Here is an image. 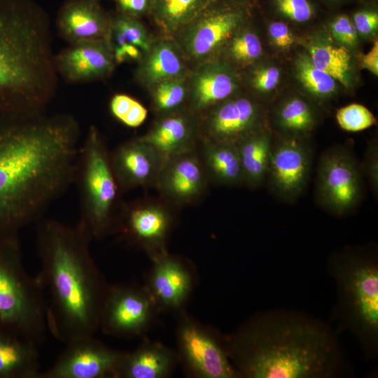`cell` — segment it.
Returning a JSON list of instances; mask_svg holds the SVG:
<instances>
[{"instance_id":"6da1fadb","label":"cell","mask_w":378,"mask_h":378,"mask_svg":"<svg viewBox=\"0 0 378 378\" xmlns=\"http://www.w3.org/2000/svg\"><path fill=\"white\" fill-rule=\"evenodd\" d=\"M67 114H0V231L36 221L74 183L80 146Z\"/></svg>"},{"instance_id":"7a4b0ae2","label":"cell","mask_w":378,"mask_h":378,"mask_svg":"<svg viewBox=\"0 0 378 378\" xmlns=\"http://www.w3.org/2000/svg\"><path fill=\"white\" fill-rule=\"evenodd\" d=\"M223 340L239 377L330 378L342 370L330 329L290 312L258 314Z\"/></svg>"},{"instance_id":"3957f363","label":"cell","mask_w":378,"mask_h":378,"mask_svg":"<svg viewBox=\"0 0 378 378\" xmlns=\"http://www.w3.org/2000/svg\"><path fill=\"white\" fill-rule=\"evenodd\" d=\"M92 239L77 223L40 221L36 246L41 268L36 276L46 303L48 330L65 344L94 335L99 328L102 307L109 288L90 251Z\"/></svg>"},{"instance_id":"277c9868","label":"cell","mask_w":378,"mask_h":378,"mask_svg":"<svg viewBox=\"0 0 378 378\" xmlns=\"http://www.w3.org/2000/svg\"><path fill=\"white\" fill-rule=\"evenodd\" d=\"M46 16L28 0H0V114L43 111L57 85Z\"/></svg>"},{"instance_id":"5b68a950","label":"cell","mask_w":378,"mask_h":378,"mask_svg":"<svg viewBox=\"0 0 378 378\" xmlns=\"http://www.w3.org/2000/svg\"><path fill=\"white\" fill-rule=\"evenodd\" d=\"M330 274L337 285L335 315L351 332L367 356L378 349V260L374 252L346 249L333 255Z\"/></svg>"},{"instance_id":"8992f818","label":"cell","mask_w":378,"mask_h":378,"mask_svg":"<svg viewBox=\"0 0 378 378\" xmlns=\"http://www.w3.org/2000/svg\"><path fill=\"white\" fill-rule=\"evenodd\" d=\"M80 199L79 223L92 239L119 232L124 203L113 174L110 152L91 125L79 147L74 179Z\"/></svg>"},{"instance_id":"52a82bcc","label":"cell","mask_w":378,"mask_h":378,"mask_svg":"<svg viewBox=\"0 0 378 378\" xmlns=\"http://www.w3.org/2000/svg\"><path fill=\"white\" fill-rule=\"evenodd\" d=\"M0 330L36 344L48 330L44 290L24 266L17 231H0Z\"/></svg>"},{"instance_id":"ba28073f","label":"cell","mask_w":378,"mask_h":378,"mask_svg":"<svg viewBox=\"0 0 378 378\" xmlns=\"http://www.w3.org/2000/svg\"><path fill=\"white\" fill-rule=\"evenodd\" d=\"M362 168L348 148L334 147L321 155L316 195L321 206L336 216L356 208L363 196Z\"/></svg>"},{"instance_id":"9c48e42d","label":"cell","mask_w":378,"mask_h":378,"mask_svg":"<svg viewBox=\"0 0 378 378\" xmlns=\"http://www.w3.org/2000/svg\"><path fill=\"white\" fill-rule=\"evenodd\" d=\"M176 333L179 355L190 374L200 378L239 377L223 339L206 326L182 312Z\"/></svg>"},{"instance_id":"30bf717a","label":"cell","mask_w":378,"mask_h":378,"mask_svg":"<svg viewBox=\"0 0 378 378\" xmlns=\"http://www.w3.org/2000/svg\"><path fill=\"white\" fill-rule=\"evenodd\" d=\"M306 139L273 137L266 179L274 195L285 202L296 200L307 186L312 148Z\"/></svg>"},{"instance_id":"8fae6325","label":"cell","mask_w":378,"mask_h":378,"mask_svg":"<svg viewBox=\"0 0 378 378\" xmlns=\"http://www.w3.org/2000/svg\"><path fill=\"white\" fill-rule=\"evenodd\" d=\"M156 308L146 287L110 286L99 328L104 333L115 337L138 336L148 328Z\"/></svg>"},{"instance_id":"7c38bea8","label":"cell","mask_w":378,"mask_h":378,"mask_svg":"<svg viewBox=\"0 0 378 378\" xmlns=\"http://www.w3.org/2000/svg\"><path fill=\"white\" fill-rule=\"evenodd\" d=\"M38 378H115L123 352L113 349L93 335L76 338Z\"/></svg>"},{"instance_id":"4fadbf2b","label":"cell","mask_w":378,"mask_h":378,"mask_svg":"<svg viewBox=\"0 0 378 378\" xmlns=\"http://www.w3.org/2000/svg\"><path fill=\"white\" fill-rule=\"evenodd\" d=\"M200 116L198 120L201 141L237 144L265 127L260 105L247 97H230Z\"/></svg>"},{"instance_id":"5bb4252c","label":"cell","mask_w":378,"mask_h":378,"mask_svg":"<svg viewBox=\"0 0 378 378\" xmlns=\"http://www.w3.org/2000/svg\"><path fill=\"white\" fill-rule=\"evenodd\" d=\"M243 15L235 10L209 6L178 30L175 41L183 53L195 62L210 59L241 24Z\"/></svg>"},{"instance_id":"9a60e30c","label":"cell","mask_w":378,"mask_h":378,"mask_svg":"<svg viewBox=\"0 0 378 378\" xmlns=\"http://www.w3.org/2000/svg\"><path fill=\"white\" fill-rule=\"evenodd\" d=\"M172 223L173 216L166 204L137 200L124 204L118 232L142 248L152 259L167 252L166 241Z\"/></svg>"},{"instance_id":"2e32d148","label":"cell","mask_w":378,"mask_h":378,"mask_svg":"<svg viewBox=\"0 0 378 378\" xmlns=\"http://www.w3.org/2000/svg\"><path fill=\"white\" fill-rule=\"evenodd\" d=\"M209 181L197 148L165 158L155 186L165 202L186 204L204 194Z\"/></svg>"},{"instance_id":"e0dca14e","label":"cell","mask_w":378,"mask_h":378,"mask_svg":"<svg viewBox=\"0 0 378 378\" xmlns=\"http://www.w3.org/2000/svg\"><path fill=\"white\" fill-rule=\"evenodd\" d=\"M57 74L70 83H83L109 76L115 62L106 38L71 43L55 56Z\"/></svg>"},{"instance_id":"ac0fdd59","label":"cell","mask_w":378,"mask_h":378,"mask_svg":"<svg viewBox=\"0 0 378 378\" xmlns=\"http://www.w3.org/2000/svg\"><path fill=\"white\" fill-rule=\"evenodd\" d=\"M111 167L122 191L155 186L164 158L140 137L127 141L110 153Z\"/></svg>"},{"instance_id":"d6986e66","label":"cell","mask_w":378,"mask_h":378,"mask_svg":"<svg viewBox=\"0 0 378 378\" xmlns=\"http://www.w3.org/2000/svg\"><path fill=\"white\" fill-rule=\"evenodd\" d=\"M188 89V111L199 117L232 97L238 80L226 63L209 59L200 62L191 73Z\"/></svg>"},{"instance_id":"ffe728a7","label":"cell","mask_w":378,"mask_h":378,"mask_svg":"<svg viewBox=\"0 0 378 378\" xmlns=\"http://www.w3.org/2000/svg\"><path fill=\"white\" fill-rule=\"evenodd\" d=\"M151 260L153 267L146 288L157 308L176 309L181 307L193 286L189 267L167 252Z\"/></svg>"},{"instance_id":"44dd1931","label":"cell","mask_w":378,"mask_h":378,"mask_svg":"<svg viewBox=\"0 0 378 378\" xmlns=\"http://www.w3.org/2000/svg\"><path fill=\"white\" fill-rule=\"evenodd\" d=\"M140 138L164 158L196 150L201 141L198 117L189 111L164 115Z\"/></svg>"},{"instance_id":"7402d4cb","label":"cell","mask_w":378,"mask_h":378,"mask_svg":"<svg viewBox=\"0 0 378 378\" xmlns=\"http://www.w3.org/2000/svg\"><path fill=\"white\" fill-rule=\"evenodd\" d=\"M111 22L97 0H70L60 9L57 27L60 36L71 44L106 38Z\"/></svg>"},{"instance_id":"603a6c76","label":"cell","mask_w":378,"mask_h":378,"mask_svg":"<svg viewBox=\"0 0 378 378\" xmlns=\"http://www.w3.org/2000/svg\"><path fill=\"white\" fill-rule=\"evenodd\" d=\"M187 74L182 50L175 41L166 38L153 41L141 59L136 76L144 87L151 89L165 80L186 78Z\"/></svg>"},{"instance_id":"cb8c5ba5","label":"cell","mask_w":378,"mask_h":378,"mask_svg":"<svg viewBox=\"0 0 378 378\" xmlns=\"http://www.w3.org/2000/svg\"><path fill=\"white\" fill-rule=\"evenodd\" d=\"M176 355L160 343L144 342L130 353L123 352L115 378H163L169 375Z\"/></svg>"},{"instance_id":"d4e9b609","label":"cell","mask_w":378,"mask_h":378,"mask_svg":"<svg viewBox=\"0 0 378 378\" xmlns=\"http://www.w3.org/2000/svg\"><path fill=\"white\" fill-rule=\"evenodd\" d=\"M38 344L0 330V378H38Z\"/></svg>"},{"instance_id":"484cf974","label":"cell","mask_w":378,"mask_h":378,"mask_svg":"<svg viewBox=\"0 0 378 378\" xmlns=\"http://www.w3.org/2000/svg\"><path fill=\"white\" fill-rule=\"evenodd\" d=\"M198 151L209 181L227 186L244 184L236 144L202 140Z\"/></svg>"},{"instance_id":"4316f807","label":"cell","mask_w":378,"mask_h":378,"mask_svg":"<svg viewBox=\"0 0 378 378\" xmlns=\"http://www.w3.org/2000/svg\"><path fill=\"white\" fill-rule=\"evenodd\" d=\"M273 137L272 132L264 127L236 144L244 184L251 188L260 186L267 178Z\"/></svg>"},{"instance_id":"83f0119b","label":"cell","mask_w":378,"mask_h":378,"mask_svg":"<svg viewBox=\"0 0 378 378\" xmlns=\"http://www.w3.org/2000/svg\"><path fill=\"white\" fill-rule=\"evenodd\" d=\"M211 0H150L149 10L167 34H174L210 4Z\"/></svg>"},{"instance_id":"f1b7e54d","label":"cell","mask_w":378,"mask_h":378,"mask_svg":"<svg viewBox=\"0 0 378 378\" xmlns=\"http://www.w3.org/2000/svg\"><path fill=\"white\" fill-rule=\"evenodd\" d=\"M279 135L307 138L315 126L316 115L313 106L300 97L284 101L275 113Z\"/></svg>"},{"instance_id":"f546056e","label":"cell","mask_w":378,"mask_h":378,"mask_svg":"<svg viewBox=\"0 0 378 378\" xmlns=\"http://www.w3.org/2000/svg\"><path fill=\"white\" fill-rule=\"evenodd\" d=\"M309 56L314 65L347 88L351 84V55L344 46L324 41L311 43Z\"/></svg>"},{"instance_id":"4dcf8cb0","label":"cell","mask_w":378,"mask_h":378,"mask_svg":"<svg viewBox=\"0 0 378 378\" xmlns=\"http://www.w3.org/2000/svg\"><path fill=\"white\" fill-rule=\"evenodd\" d=\"M296 76L304 89L319 98L331 96L336 90L335 80L316 67L309 55H300L295 62Z\"/></svg>"},{"instance_id":"1f68e13d","label":"cell","mask_w":378,"mask_h":378,"mask_svg":"<svg viewBox=\"0 0 378 378\" xmlns=\"http://www.w3.org/2000/svg\"><path fill=\"white\" fill-rule=\"evenodd\" d=\"M186 78L161 81L153 86L152 99L155 109L162 115L179 111L188 96Z\"/></svg>"},{"instance_id":"d6a6232c","label":"cell","mask_w":378,"mask_h":378,"mask_svg":"<svg viewBox=\"0 0 378 378\" xmlns=\"http://www.w3.org/2000/svg\"><path fill=\"white\" fill-rule=\"evenodd\" d=\"M262 47L258 36L248 29H243L232 36L228 46V53L235 62L248 64L262 54Z\"/></svg>"},{"instance_id":"836d02e7","label":"cell","mask_w":378,"mask_h":378,"mask_svg":"<svg viewBox=\"0 0 378 378\" xmlns=\"http://www.w3.org/2000/svg\"><path fill=\"white\" fill-rule=\"evenodd\" d=\"M111 24L121 31L129 44L139 48L144 55L150 50L153 41L136 18L120 14L111 18Z\"/></svg>"},{"instance_id":"e575fe53","label":"cell","mask_w":378,"mask_h":378,"mask_svg":"<svg viewBox=\"0 0 378 378\" xmlns=\"http://www.w3.org/2000/svg\"><path fill=\"white\" fill-rule=\"evenodd\" d=\"M336 119L342 129L352 132L366 130L376 123L373 113L358 104H351L340 108Z\"/></svg>"},{"instance_id":"d590c367","label":"cell","mask_w":378,"mask_h":378,"mask_svg":"<svg viewBox=\"0 0 378 378\" xmlns=\"http://www.w3.org/2000/svg\"><path fill=\"white\" fill-rule=\"evenodd\" d=\"M279 69L273 66L257 69L253 74L251 83L257 91L267 93L273 90L279 82Z\"/></svg>"},{"instance_id":"8d00e7d4","label":"cell","mask_w":378,"mask_h":378,"mask_svg":"<svg viewBox=\"0 0 378 378\" xmlns=\"http://www.w3.org/2000/svg\"><path fill=\"white\" fill-rule=\"evenodd\" d=\"M279 10L290 19L302 22L310 19L312 10L307 0H276Z\"/></svg>"},{"instance_id":"74e56055","label":"cell","mask_w":378,"mask_h":378,"mask_svg":"<svg viewBox=\"0 0 378 378\" xmlns=\"http://www.w3.org/2000/svg\"><path fill=\"white\" fill-rule=\"evenodd\" d=\"M363 172L368 178L370 189L374 196L378 195V145L373 141L366 148Z\"/></svg>"},{"instance_id":"f35d334b","label":"cell","mask_w":378,"mask_h":378,"mask_svg":"<svg viewBox=\"0 0 378 378\" xmlns=\"http://www.w3.org/2000/svg\"><path fill=\"white\" fill-rule=\"evenodd\" d=\"M333 37L344 46H354L358 38L357 31L349 17L340 15L331 24Z\"/></svg>"},{"instance_id":"ab89813d","label":"cell","mask_w":378,"mask_h":378,"mask_svg":"<svg viewBox=\"0 0 378 378\" xmlns=\"http://www.w3.org/2000/svg\"><path fill=\"white\" fill-rule=\"evenodd\" d=\"M273 43L279 48L285 50L294 43V36L286 24L282 22H274L268 28Z\"/></svg>"},{"instance_id":"60d3db41","label":"cell","mask_w":378,"mask_h":378,"mask_svg":"<svg viewBox=\"0 0 378 378\" xmlns=\"http://www.w3.org/2000/svg\"><path fill=\"white\" fill-rule=\"evenodd\" d=\"M354 24L361 34H370L377 29L378 14L374 11H358L354 15Z\"/></svg>"},{"instance_id":"b9f144b4","label":"cell","mask_w":378,"mask_h":378,"mask_svg":"<svg viewBox=\"0 0 378 378\" xmlns=\"http://www.w3.org/2000/svg\"><path fill=\"white\" fill-rule=\"evenodd\" d=\"M136 99L125 94H116L111 99L109 109L111 115L120 122L126 115Z\"/></svg>"},{"instance_id":"7bdbcfd3","label":"cell","mask_w":378,"mask_h":378,"mask_svg":"<svg viewBox=\"0 0 378 378\" xmlns=\"http://www.w3.org/2000/svg\"><path fill=\"white\" fill-rule=\"evenodd\" d=\"M120 14L137 18L149 10L150 0H115Z\"/></svg>"},{"instance_id":"ee69618b","label":"cell","mask_w":378,"mask_h":378,"mask_svg":"<svg viewBox=\"0 0 378 378\" xmlns=\"http://www.w3.org/2000/svg\"><path fill=\"white\" fill-rule=\"evenodd\" d=\"M147 113V109L141 103L135 100L121 122L129 127H137L145 121Z\"/></svg>"},{"instance_id":"f6af8a7d","label":"cell","mask_w":378,"mask_h":378,"mask_svg":"<svg viewBox=\"0 0 378 378\" xmlns=\"http://www.w3.org/2000/svg\"><path fill=\"white\" fill-rule=\"evenodd\" d=\"M360 63L363 68L368 69L375 76L378 75V43L374 42L371 50L360 57Z\"/></svg>"}]
</instances>
